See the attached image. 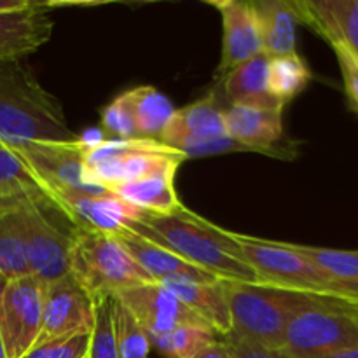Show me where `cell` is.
I'll use <instances>...</instances> for the list:
<instances>
[{
  "instance_id": "cell-13",
  "label": "cell",
  "mask_w": 358,
  "mask_h": 358,
  "mask_svg": "<svg viewBox=\"0 0 358 358\" xmlns=\"http://www.w3.org/2000/svg\"><path fill=\"white\" fill-rule=\"evenodd\" d=\"M115 299L142 324L149 338L166 334L180 325L208 327L163 283L147 282L115 294ZM210 329V327H208Z\"/></svg>"
},
{
  "instance_id": "cell-19",
  "label": "cell",
  "mask_w": 358,
  "mask_h": 358,
  "mask_svg": "<svg viewBox=\"0 0 358 358\" xmlns=\"http://www.w3.org/2000/svg\"><path fill=\"white\" fill-rule=\"evenodd\" d=\"M112 234L117 238L119 243H121L122 247H124V250L131 255L133 261L149 275V278L152 280V282L163 283L168 282V280L177 278L203 280V282L217 280L213 278L212 275L203 271V269L189 264L187 261L180 259L178 255L171 254L166 248L145 240V238L133 233V231L126 229V227H122L121 231Z\"/></svg>"
},
{
  "instance_id": "cell-16",
  "label": "cell",
  "mask_w": 358,
  "mask_h": 358,
  "mask_svg": "<svg viewBox=\"0 0 358 358\" xmlns=\"http://www.w3.org/2000/svg\"><path fill=\"white\" fill-rule=\"evenodd\" d=\"M49 198L63 210L79 229L98 233H117L138 210L129 206L112 192H52Z\"/></svg>"
},
{
  "instance_id": "cell-41",
  "label": "cell",
  "mask_w": 358,
  "mask_h": 358,
  "mask_svg": "<svg viewBox=\"0 0 358 358\" xmlns=\"http://www.w3.org/2000/svg\"><path fill=\"white\" fill-rule=\"evenodd\" d=\"M0 358H7V355H6V350H3V343H2V338H0Z\"/></svg>"
},
{
  "instance_id": "cell-2",
  "label": "cell",
  "mask_w": 358,
  "mask_h": 358,
  "mask_svg": "<svg viewBox=\"0 0 358 358\" xmlns=\"http://www.w3.org/2000/svg\"><path fill=\"white\" fill-rule=\"evenodd\" d=\"M62 103L23 62H0V145L76 140Z\"/></svg>"
},
{
  "instance_id": "cell-8",
  "label": "cell",
  "mask_w": 358,
  "mask_h": 358,
  "mask_svg": "<svg viewBox=\"0 0 358 358\" xmlns=\"http://www.w3.org/2000/svg\"><path fill=\"white\" fill-rule=\"evenodd\" d=\"M233 240L240 250V257L257 276V282L301 292L329 294L331 280L303 257L294 243H280L238 233H233Z\"/></svg>"
},
{
  "instance_id": "cell-23",
  "label": "cell",
  "mask_w": 358,
  "mask_h": 358,
  "mask_svg": "<svg viewBox=\"0 0 358 358\" xmlns=\"http://www.w3.org/2000/svg\"><path fill=\"white\" fill-rule=\"evenodd\" d=\"M175 175L177 171H161V173L147 175L138 180L117 185L110 192L138 212L154 213V215H171L184 206L175 191Z\"/></svg>"
},
{
  "instance_id": "cell-32",
  "label": "cell",
  "mask_w": 358,
  "mask_h": 358,
  "mask_svg": "<svg viewBox=\"0 0 358 358\" xmlns=\"http://www.w3.org/2000/svg\"><path fill=\"white\" fill-rule=\"evenodd\" d=\"M101 129L114 140L140 138L131 110L122 94L101 108Z\"/></svg>"
},
{
  "instance_id": "cell-26",
  "label": "cell",
  "mask_w": 358,
  "mask_h": 358,
  "mask_svg": "<svg viewBox=\"0 0 358 358\" xmlns=\"http://www.w3.org/2000/svg\"><path fill=\"white\" fill-rule=\"evenodd\" d=\"M313 79V72L308 63L297 55L269 58L268 86L271 96L282 107H287L296 96H299Z\"/></svg>"
},
{
  "instance_id": "cell-27",
  "label": "cell",
  "mask_w": 358,
  "mask_h": 358,
  "mask_svg": "<svg viewBox=\"0 0 358 358\" xmlns=\"http://www.w3.org/2000/svg\"><path fill=\"white\" fill-rule=\"evenodd\" d=\"M41 192L45 194L44 185L17 150L0 145V201H13Z\"/></svg>"
},
{
  "instance_id": "cell-5",
  "label": "cell",
  "mask_w": 358,
  "mask_h": 358,
  "mask_svg": "<svg viewBox=\"0 0 358 358\" xmlns=\"http://www.w3.org/2000/svg\"><path fill=\"white\" fill-rule=\"evenodd\" d=\"M69 275L93 299L152 282L133 261L114 234L76 227L69 257Z\"/></svg>"
},
{
  "instance_id": "cell-31",
  "label": "cell",
  "mask_w": 358,
  "mask_h": 358,
  "mask_svg": "<svg viewBox=\"0 0 358 358\" xmlns=\"http://www.w3.org/2000/svg\"><path fill=\"white\" fill-rule=\"evenodd\" d=\"M86 358H121L112 320V296L94 299V322Z\"/></svg>"
},
{
  "instance_id": "cell-17",
  "label": "cell",
  "mask_w": 358,
  "mask_h": 358,
  "mask_svg": "<svg viewBox=\"0 0 358 358\" xmlns=\"http://www.w3.org/2000/svg\"><path fill=\"white\" fill-rule=\"evenodd\" d=\"M55 21L45 3L0 14V62H23L51 38Z\"/></svg>"
},
{
  "instance_id": "cell-22",
  "label": "cell",
  "mask_w": 358,
  "mask_h": 358,
  "mask_svg": "<svg viewBox=\"0 0 358 358\" xmlns=\"http://www.w3.org/2000/svg\"><path fill=\"white\" fill-rule=\"evenodd\" d=\"M268 62V56L261 52L248 62L241 63L240 66L231 70L227 76L220 79L222 93L226 100L229 101V105L271 108V110H283L285 108L269 93Z\"/></svg>"
},
{
  "instance_id": "cell-4",
  "label": "cell",
  "mask_w": 358,
  "mask_h": 358,
  "mask_svg": "<svg viewBox=\"0 0 358 358\" xmlns=\"http://www.w3.org/2000/svg\"><path fill=\"white\" fill-rule=\"evenodd\" d=\"M27 252L30 276L49 283L69 275L70 247L76 226L48 194L14 201Z\"/></svg>"
},
{
  "instance_id": "cell-20",
  "label": "cell",
  "mask_w": 358,
  "mask_h": 358,
  "mask_svg": "<svg viewBox=\"0 0 358 358\" xmlns=\"http://www.w3.org/2000/svg\"><path fill=\"white\" fill-rule=\"evenodd\" d=\"M168 290L175 294L196 317L201 318L217 336L231 334V315L227 308L220 280H191L177 278L163 282Z\"/></svg>"
},
{
  "instance_id": "cell-24",
  "label": "cell",
  "mask_w": 358,
  "mask_h": 358,
  "mask_svg": "<svg viewBox=\"0 0 358 358\" xmlns=\"http://www.w3.org/2000/svg\"><path fill=\"white\" fill-rule=\"evenodd\" d=\"M140 138L159 140L161 133L170 122L175 108L161 91L152 86H138L122 93Z\"/></svg>"
},
{
  "instance_id": "cell-40",
  "label": "cell",
  "mask_w": 358,
  "mask_h": 358,
  "mask_svg": "<svg viewBox=\"0 0 358 358\" xmlns=\"http://www.w3.org/2000/svg\"><path fill=\"white\" fill-rule=\"evenodd\" d=\"M348 303V301H346ZM350 304V311H352L353 318H355V322L358 324V303H348Z\"/></svg>"
},
{
  "instance_id": "cell-21",
  "label": "cell",
  "mask_w": 358,
  "mask_h": 358,
  "mask_svg": "<svg viewBox=\"0 0 358 358\" xmlns=\"http://www.w3.org/2000/svg\"><path fill=\"white\" fill-rule=\"evenodd\" d=\"M261 30L262 55L268 58L297 55V17L294 0H254Z\"/></svg>"
},
{
  "instance_id": "cell-34",
  "label": "cell",
  "mask_w": 358,
  "mask_h": 358,
  "mask_svg": "<svg viewBox=\"0 0 358 358\" xmlns=\"http://www.w3.org/2000/svg\"><path fill=\"white\" fill-rule=\"evenodd\" d=\"M331 48L338 58L348 107L358 115V56L343 44H332Z\"/></svg>"
},
{
  "instance_id": "cell-12",
  "label": "cell",
  "mask_w": 358,
  "mask_h": 358,
  "mask_svg": "<svg viewBox=\"0 0 358 358\" xmlns=\"http://www.w3.org/2000/svg\"><path fill=\"white\" fill-rule=\"evenodd\" d=\"M226 135L250 152L290 161L297 156V143L287 138L283 110L252 108L241 105L224 107Z\"/></svg>"
},
{
  "instance_id": "cell-28",
  "label": "cell",
  "mask_w": 358,
  "mask_h": 358,
  "mask_svg": "<svg viewBox=\"0 0 358 358\" xmlns=\"http://www.w3.org/2000/svg\"><path fill=\"white\" fill-rule=\"evenodd\" d=\"M294 247L332 283L358 280V250H338V248L310 247V245H294Z\"/></svg>"
},
{
  "instance_id": "cell-25",
  "label": "cell",
  "mask_w": 358,
  "mask_h": 358,
  "mask_svg": "<svg viewBox=\"0 0 358 358\" xmlns=\"http://www.w3.org/2000/svg\"><path fill=\"white\" fill-rule=\"evenodd\" d=\"M14 201H0V290L10 280L30 275Z\"/></svg>"
},
{
  "instance_id": "cell-7",
  "label": "cell",
  "mask_w": 358,
  "mask_h": 358,
  "mask_svg": "<svg viewBox=\"0 0 358 358\" xmlns=\"http://www.w3.org/2000/svg\"><path fill=\"white\" fill-rule=\"evenodd\" d=\"M358 346V324L346 301L320 296L287 325L280 352L289 358H318Z\"/></svg>"
},
{
  "instance_id": "cell-18",
  "label": "cell",
  "mask_w": 358,
  "mask_h": 358,
  "mask_svg": "<svg viewBox=\"0 0 358 358\" xmlns=\"http://www.w3.org/2000/svg\"><path fill=\"white\" fill-rule=\"evenodd\" d=\"M299 24L358 56V0H294Z\"/></svg>"
},
{
  "instance_id": "cell-11",
  "label": "cell",
  "mask_w": 358,
  "mask_h": 358,
  "mask_svg": "<svg viewBox=\"0 0 358 358\" xmlns=\"http://www.w3.org/2000/svg\"><path fill=\"white\" fill-rule=\"evenodd\" d=\"M93 322L94 299L72 275L42 283L41 332L35 345L80 332H91Z\"/></svg>"
},
{
  "instance_id": "cell-15",
  "label": "cell",
  "mask_w": 358,
  "mask_h": 358,
  "mask_svg": "<svg viewBox=\"0 0 358 358\" xmlns=\"http://www.w3.org/2000/svg\"><path fill=\"white\" fill-rule=\"evenodd\" d=\"M222 136H226L224 107L219 96L210 93L185 107L175 108L157 142L184 156L185 150Z\"/></svg>"
},
{
  "instance_id": "cell-36",
  "label": "cell",
  "mask_w": 358,
  "mask_h": 358,
  "mask_svg": "<svg viewBox=\"0 0 358 358\" xmlns=\"http://www.w3.org/2000/svg\"><path fill=\"white\" fill-rule=\"evenodd\" d=\"M327 296L338 297V299L348 301V303H358V280H353V282L332 283Z\"/></svg>"
},
{
  "instance_id": "cell-6",
  "label": "cell",
  "mask_w": 358,
  "mask_h": 358,
  "mask_svg": "<svg viewBox=\"0 0 358 358\" xmlns=\"http://www.w3.org/2000/svg\"><path fill=\"white\" fill-rule=\"evenodd\" d=\"M185 157L157 140L105 138L87 147L86 177L96 187L110 192L117 185L161 171H178Z\"/></svg>"
},
{
  "instance_id": "cell-33",
  "label": "cell",
  "mask_w": 358,
  "mask_h": 358,
  "mask_svg": "<svg viewBox=\"0 0 358 358\" xmlns=\"http://www.w3.org/2000/svg\"><path fill=\"white\" fill-rule=\"evenodd\" d=\"M91 332L38 343L23 358H86Z\"/></svg>"
},
{
  "instance_id": "cell-39",
  "label": "cell",
  "mask_w": 358,
  "mask_h": 358,
  "mask_svg": "<svg viewBox=\"0 0 358 358\" xmlns=\"http://www.w3.org/2000/svg\"><path fill=\"white\" fill-rule=\"evenodd\" d=\"M318 358H358V346H350V348L338 350V352L327 353V355Z\"/></svg>"
},
{
  "instance_id": "cell-3",
  "label": "cell",
  "mask_w": 358,
  "mask_h": 358,
  "mask_svg": "<svg viewBox=\"0 0 358 358\" xmlns=\"http://www.w3.org/2000/svg\"><path fill=\"white\" fill-rule=\"evenodd\" d=\"M220 285L229 308L231 336L271 350H280L290 320L324 296L264 282L220 280Z\"/></svg>"
},
{
  "instance_id": "cell-10",
  "label": "cell",
  "mask_w": 358,
  "mask_h": 358,
  "mask_svg": "<svg viewBox=\"0 0 358 358\" xmlns=\"http://www.w3.org/2000/svg\"><path fill=\"white\" fill-rule=\"evenodd\" d=\"M42 283L34 276L10 280L0 290V338L7 358H23L41 332Z\"/></svg>"
},
{
  "instance_id": "cell-37",
  "label": "cell",
  "mask_w": 358,
  "mask_h": 358,
  "mask_svg": "<svg viewBox=\"0 0 358 358\" xmlns=\"http://www.w3.org/2000/svg\"><path fill=\"white\" fill-rule=\"evenodd\" d=\"M191 358H231V352L229 346L226 345L224 339H215L213 343L206 345L205 348L199 350L196 355H192Z\"/></svg>"
},
{
  "instance_id": "cell-42",
  "label": "cell",
  "mask_w": 358,
  "mask_h": 358,
  "mask_svg": "<svg viewBox=\"0 0 358 358\" xmlns=\"http://www.w3.org/2000/svg\"><path fill=\"white\" fill-rule=\"evenodd\" d=\"M86 357H87V355H86Z\"/></svg>"
},
{
  "instance_id": "cell-1",
  "label": "cell",
  "mask_w": 358,
  "mask_h": 358,
  "mask_svg": "<svg viewBox=\"0 0 358 358\" xmlns=\"http://www.w3.org/2000/svg\"><path fill=\"white\" fill-rule=\"evenodd\" d=\"M126 229L166 248L217 280L257 282L255 273L240 257L233 233L182 206L171 215L136 212Z\"/></svg>"
},
{
  "instance_id": "cell-38",
  "label": "cell",
  "mask_w": 358,
  "mask_h": 358,
  "mask_svg": "<svg viewBox=\"0 0 358 358\" xmlns=\"http://www.w3.org/2000/svg\"><path fill=\"white\" fill-rule=\"evenodd\" d=\"M34 3V0H0V14L24 10Z\"/></svg>"
},
{
  "instance_id": "cell-9",
  "label": "cell",
  "mask_w": 358,
  "mask_h": 358,
  "mask_svg": "<svg viewBox=\"0 0 358 358\" xmlns=\"http://www.w3.org/2000/svg\"><path fill=\"white\" fill-rule=\"evenodd\" d=\"M14 150L41 180L48 196L52 192H107L87 180L84 164L87 147L79 136L65 142H30Z\"/></svg>"
},
{
  "instance_id": "cell-14",
  "label": "cell",
  "mask_w": 358,
  "mask_h": 358,
  "mask_svg": "<svg viewBox=\"0 0 358 358\" xmlns=\"http://www.w3.org/2000/svg\"><path fill=\"white\" fill-rule=\"evenodd\" d=\"M222 17V55L215 76H224L262 52L261 30L254 3L248 0L210 2Z\"/></svg>"
},
{
  "instance_id": "cell-29",
  "label": "cell",
  "mask_w": 358,
  "mask_h": 358,
  "mask_svg": "<svg viewBox=\"0 0 358 358\" xmlns=\"http://www.w3.org/2000/svg\"><path fill=\"white\" fill-rule=\"evenodd\" d=\"M112 320L121 358H149L152 343L138 320L112 296Z\"/></svg>"
},
{
  "instance_id": "cell-30",
  "label": "cell",
  "mask_w": 358,
  "mask_h": 358,
  "mask_svg": "<svg viewBox=\"0 0 358 358\" xmlns=\"http://www.w3.org/2000/svg\"><path fill=\"white\" fill-rule=\"evenodd\" d=\"M215 339L219 338L212 329L201 325H180L166 334L154 336L150 343L164 358H191Z\"/></svg>"
},
{
  "instance_id": "cell-35",
  "label": "cell",
  "mask_w": 358,
  "mask_h": 358,
  "mask_svg": "<svg viewBox=\"0 0 358 358\" xmlns=\"http://www.w3.org/2000/svg\"><path fill=\"white\" fill-rule=\"evenodd\" d=\"M224 341L229 346L231 358H289L280 350L264 348V346L252 345V343L241 341L236 339L234 336H224Z\"/></svg>"
}]
</instances>
